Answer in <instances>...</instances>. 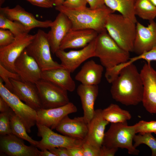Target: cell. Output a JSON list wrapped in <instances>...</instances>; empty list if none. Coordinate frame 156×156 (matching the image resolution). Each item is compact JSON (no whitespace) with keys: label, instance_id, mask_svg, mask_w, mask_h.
Here are the masks:
<instances>
[{"label":"cell","instance_id":"obj_1","mask_svg":"<svg viewBox=\"0 0 156 156\" xmlns=\"http://www.w3.org/2000/svg\"><path fill=\"white\" fill-rule=\"evenodd\" d=\"M111 83V94L116 102L126 106L136 105L142 102L143 83L140 73L133 63L127 62Z\"/></svg>","mask_w":156,"mask_h":156},{"label":"cell","instance_id":"obj_2","mask_svg":"<svg viewBox=\"0 0 156 156\" xmlns=\"http://www.w3.org/2000/svg\"><path fill=\"white\" fill-rule=\"evenodd\" d=\"M55 10L63 13L70 21L72 30L91 29L98 34L106 31L105 23L107 17L115 12L105 5L96 9L81 7L70 8L63 5L55 7Z\"/></svg>","mask_w":156,"mask_h":156},{"label":"cell","instance_id":"obj_3","mask_svg":"<svg viewBox=\"0 0 156 156\" xmlns=\"http://www.w3.org/2000/svg\"><path fill=\"white\" fill-rule=\"evenodd\" d=\"M105 28L108 34L122 48L129 52L133 51L136 23L120 14H110Z\"/></svg>","mask_w":156,"mask_h":156},{"label":"cell","instance_id":"obj_4","mask_svg":"<svg viewBox=\"0 0 156 156\" xmlns=\"http://www.w3.org/2000/svg\"><path fill=\"white\" fill-rule=\"evenodd\" d=\"M130 52L120 47L106 31L99 33L96 38L95 57L99 58L106 69H110L130 59Z\"/></svg>","mask_w":156,"mask_h":156},{"label":"cell","instance_id":"obj_5","mask_svg":"<svg viewBox=\"0 0 156 156\" xmlns=\"http://www.w3.org/2000/svg\"><path fill=\"white\" fill-rule=\"evenodd\" d=\"M135 134V124L129 126L127 122L111 123L105 133L102 145L110 148H125L129 154L138 155L140 151L133 144Z\"/></svg>","mask_w":156,"mask_h":156},{"label":"cell","instance_id":"obj_6","mask_svg":"<svg viewBox=\"0 0 156 156\" xmlns=\"http://www.w3.org/2000/svg\"><path fill=\"white\" fill-rule=\"evenodd\" d=\"M34 35V38L25 50L36 61L42 71L63 67L52 58L47 33L39 29Z\"/></svg>","mask_w":156,"mask_h":156},{"label":"cell","instance_id":"obj_7","mask_svg":"<svg viewBox=\"0 0 156 156\" xmlns=\"http://www.w3.org/2000/svg\"><path fill=\"white\" fill-rule=\"evenodd\" d=\"M35 83L38 90L42 109L57 107L70 102L67 91L56 84L42 79Z\"/></svg>","mask_w":156,"mask_h":156},{"label":"cell","instance_id":"obj_8","mask_svg":"<svg viewBox=\"0 0 156 156\" xmlns=\"http://www.w3.org/2000/svg\"><path fill=\"white\" fill-rule=\"evenodd\" d=\"M0 78V96L7 102L10 107L19 117L28 133L31 127L36 124L37 111L23 103L16 95L5 86Z\"/></svg>","mask_w":156,"mask_h":156},{"label":"cell","instance_id":"obj_9","mask_svg":"<svg viewBox=\"0 0 156 156\" xmlns=\"http://www.w3.org/2000/svg\"><path fill=\"white\" fill-rule=\"evenodd\" d=\"M38 136L42 138L36 146L41 151L54 148L81 146L84 140L56 133L50 128L36 123Z\"/></svg>","mask_w":156,"mask_h":156},{"label":"cell","instance_id":"obj_10","mask_svg":"<svg viewBox=\"0 0 156 156\" xmlns=\"http://www.w3.org/2000/svg\"><path fill=\"white\" fill-rule=\"evenodd\" d=\"M143 85L142 103L146 111L156 114V70L151 62L145 63L140 72Z\"/></svg>","mask_w":156,"mask_h":156},{"label":"cell","instance_id":"obj_11","mask_svg":"<svg viewBox=\"0 0 156 156\" xmlns=\"http://www.w3.org/2000/svg\"><path fill=\"white\" fill-rule=\"evenodd\" d=\"M96 38L79 50L68 52L60 49L57 50L55 54L60 60L62 66L72 73L86 60L95 57Z\"/></svg>","mask_w":156,"mask_h":156},{"label":"cell","instance_id":"obj_12","mask_svg":"<svg viewBox=\"0 0 156 156\" xmlns=\"http://www.w3.org/2000/svg\"><path fill=\"white\" fill-rule=\"evenodd\" d=\"M1 154L10 156H40V151L34 145H25L23 139L12 133L1 136Z\"/></svg>","mask_w":156,"mask_h":156},{"label":"cell","instance_id":"obj_13","mask_svg":"<svg viewBox=\"0 0 156 156\" xmlns=\"http://www.w3.org/2000/svg\"><path fill=\"white\" fill-rule=\"evenodd\" d=\"M34 36V35L28 34L22 37H15L11 43L0 48V64L10 71L16 73L14 67L15 61L32 42Z\"/></svg>","mask_w":156,"mask_h":156},{"label":"cell","instance_id":"obj_14","mask_svg":"<svg viewBox=\"0 0 156 156\" xmlns=\"http://www.w3.org/2000/svg\"><path fill=\"white\" fill-rule=\"evenodd\" d=\"M0 12L9 19L21 23L30 30L36 27H50L53 23V21L50 20H38L32 14L26 11L19 5L12 8L8 6L0 7Z\"/></svg>","mask_w":156,"mask_h":156},{"label":"cell","instance_id":"obj_15","mask_svg":"<svg viewBox=\"0 0 156 156\" xmlns=\"http://www.w3.org/2000/svg\"><path fill=\"white\" fill-rule=\"evenodd\" d=\"M155 47L156 21H150L147 26L137 22L133 52L139 55Z\"/></svg>","mask_w":156,"mask_h":156},{"label":"cell","instance_id":"obj_16","mask_svg":"<svg viewBox=\"0 0 156 156\" xmlns=\"http://www.w3.org/2000/svg\"><path fill=\"white\" fill-rule=\"evenodd\" d=\"M14 67L15 73L23 81L35 83L42 79V70L25 49L15 61Z\"/></svg>","mask_w":156,"mask_h":156},{"label":"cell","instance_id":"obj_17","mask_svg":"<svg viewBox=\"0 0 156 156\" xmlns=\"http://www.w3.org/2000/svg\"><path fill=\"white\" fill-rule=\"evenodd\" d=\"M76 106L70 102L64 106L53 108L41 109L37 111L36 123L46 126L51 129L56 127L65 116L76 112Z\"/></svg>","mask_w":156,"mask_h":156},{"label":"cell","instance_id":"obj_18","mask_svg":"<svg viewBox=\"0 0 156 156\" xmlns=\"http://www.w3.org/2000/svg\"><path fill=\"white\" fill-rule=\"evenodd\" d=\"M12 92L21 100L36 111L42 109L38 90L35 83L10 79Z\"/></svg>","mask_w":156,"mask_h":156},{"label":"cell","instance_id":"obj_19","mask_svg":"<svg viewBox=\"0 0 156 156\" xmlns=\"http://www.w3.org/2000/svg\"><path fill=\"white\" fill-rule=\"evenodd\" d=\"M72 27L71 22L68 17L59 12L53 21L50 30L47 33L51 51L53 53L55 54L60 49L61 42Z\"/></svg>","mask_w":156,"mask_h":156},{"label":"cell","instance_id":"obj_20","mask_svg":"<svg viewBox=\"0 0 156 156\" xmlns=\"http://www.w3.org/2000/svg\"><path fill=\"white\" fill-rule=\"evenodd\" d=\"M55 129L64 135L84 140L88 131V123L83 116L71 119L67 115L61 120Z\"/></svg>","mask_w":156,"mask_h":156},{"label":"cell","instance_id":"obj_21","mask_svg":"<svg viewBox=\"0 0 156 156\" xmlns=\"http://www.w3.org/2000/svg\"><path fill=\"white\" fill-rule=\"evenodd\" d=\"M102 111L101 109L95 110L92 118L88 123V131L84 140L99 148L102 146L105 129L109 123L103 116Z\"/></svg>","mask_w":156,"mask_h":156},{"label":"cell","instance_id":"obj_22","mask_svg":"<svg viewBox=\"0 0 156 156\" xmlns=\"http://www.w3.org/2000/svg\"><path fill=\"white\" fill-rule=\"evenodd\" d=\"M98 34L91 29H71L61 42L60 49L83 48L96 38Z\"/></svg>","mask_w":156,"mask_h":156},{"label":"cell","instance_id":"obj_23","mask_svg":"<svg viewBox=\"0 0 156 156\" xmlns=\"http://www.w3.org/2000/svg\"><path fill=\"white\" fill-rule=\"evenodd\" d=\"M98 85L81 84L77 87V93L79 96L83 112V117L87 123L92 118L95 112L94 105L99 93Z\"/></svg>","mask_w":156,"mask_h":156},{"label":"cell","instance_id":"obj_24","mask_svg":"<svg viewBox=\"0 0 156 156\" xmlns=\"http://www.w3.org/2000/svg\"><path fill=\"white\" fill-rule=\"evenodd\" d=\"M103 66L93 60L86 62L75 77L77 81L87 85H98L101 80Z\"/></svg>","mask_w":156,"mask_h":156},{"label":"cell","instance_id":"obj_25","mask_svg":"<svg viewBox=\"0 0 156 156\" xmlns=\"http://www.w3.org/2000/svg\"><path fill=\"white\" fill-rule=\"evenodd\" d=\"M71 72L63 67L42 71V79L50 81L67 91H73L76 88Z\"/></svg>","mask_w":156,"mask_h":156},{"label":"cell","instance_id":"obj_26","mask_svg":"<svg viewBox=\"0 0 156 156\" xmlns=\"http://www.w3.org/2000/svg\"><path fill=\"white\" fill-rule=\"evenodd\" d=\"M136 0H104L105 5L114 11L136 23L137 22L134 11Z\"/></svg>","mask_w":156,"mask_h":156},{"label":"cell","instance_id":"obj_27","mask_svg":"<svg viewBox=\"0 0 156 156\" xmlns=\"http://www.w3.org/2000/svg\"><path fill=\"white\" fill-rule=\"evenodd\" d=\"M102 114L103 118L111 123L127 122L132 117L129 112L113 103L102 109Z\"/></svg>","mask_w":156,"mask_h":156},{"label":"cell","instance_id":"obj_28","mask_svg":"<svg viewBox=\"0 0 156 156\" xmlns=\"http://www.w3.org/2000/svg\"><path fill=\"white\" fill-rule=\"evenodd\" d=\"M134 11L135 15L149 21L156 17V7L149 0H136Z\"/></svg>","mask_w":156,"mask_h":156},{"label":"cell","instance_id":"obj_29","mask_svg":"<svg viewBox=\"0 0 156 156\" xmlns=\"http://www.w3.org/2000/svg\"><path fill=\"white\" fill-rule=\"evenodd\" d=\"M10 125L12 134L36 146L38 141L33 140L28 135L24 124L12 109L10 113Z\"/></svg>","mask_w":156,"mask_h":156},{"label":"cell","instance_id":"obj_30","mask_svg":"<svg viewBox=\"0 0 156 156\" xmlns=\"http://www.w3.org/2000/svg\"><path fill=\"white\" fill-rule=\"evenodd\" d=\"M0 28L10 30L16 38L25 36L29 34L30 31L21 23L9 19L1 12Z\"/></svg>","mask_w":156,"mask_h":156},{"label":"cell","instance_id":"obj_31","mask_svg":"<svg viewBox=\"0 0 156 156\" xmlns=\"http://www.w3.org/2000/svg\"><path fill=\"white\" fill-rule=\"evenodd\" d=\"M133 141L134 147L136 148L142 144L148 146L151 151V156H156V138L151 133H145L135 134Z\"/></svg>","mask_w":156,"mask_h":156},{"label":"cell","instance_id":"obj_32","mask_svg":"<svg viewBox=\"0 0 156 156\" xmlns=\"http://www.w3.org/2000/svg\"><path fill=\"white\" fill-rule=\"evenodd\" d=\"M0 77L4 82L5 87L11 92L12 91V86L10 79L22 80L16 73L10 71L0 64Z\"/></svg>","mask_w":156,"mask_h":156},{"label":"cell","instance_id":"obj_33","mask_svg":"<svg viewBox=\"0 0 156 156\" xmlns=\"http://www.w3.org/2000/svg\"><path fill=\"white\" fill-rule=\"evenodd\" d=\"M136 134L154 133L156 134V121L141 120L135 124Z\"/></svg>","mask_w":156,"mask_h":156},{"label":"cell","instance_id":"obj_34","mask_svg":"<svg viewBox=\"0 0 156 156\" xmlns=\"http://www.w3.org/2000/svg\"><path fill=\"white\" fill-rule=\"evenodd\" d=\"M12 109L1 112L0 114V134L1 136L12 133L10 125V113Z\"/></svg>","mask_w":156,"mask_h":156},{"label":"cell","instance_id":"obj_35","mask_svg":"<svg viewBox=\"0 0 156 156\" xmlns=\"http://www.w3.org/2000/svg\"><path fill=\"white\" fill-rule=\"evenodd\" d=\"M15 39V36L10 31L0 28V48L10 44Z\"/></svg>","mask_w":156,"mask_h":156},{"label":"cell","instance_id":"obj_36","mask_svg":"<svg viewBox=\"0 0 156 156\" xmlns=\"http://www.w3.org/2000/svg\"><path fill=\"white\" fill-rule=\"evenodd\" d=\"M83 156H100V149L84 141L81 145Z\"/></svg>","mask_w":156,"mask_h":156},{"label":"cell","instance_id":"obj_37","mask_svg":"<svg viewBox=\"0 0 156 156\" xmlns=\"http://www.w3.org/2000/svg\"><path fill=\"white\" fill-rule=\"evenodd\" d=\"M135 59L137 60L140 59L144 60L148 62H151L152 61H156V47L149 51L135 56Z\"/></svg>","mask_w":156,"mask_h":156},{"label":"cell","instance_id":"obj_38","mask_svg":"<svg viewBox=\"0 0 156 156\" xmlns=\"http://www.w3.org/2000/svg\"><path fill=\"white\" fill-rule=\"evenodd\" d=\"M32 5L44 8H51L55 5V0H26Z\"/></svg>","mask_w":156,"mask_h":156},{"label":"cell","instance_id":"obj_39","mask_svg":"<svg viewBox=\"0 0 156 156\" xmlns=\"http://www.w3.org/2000/svg\"><path fill=\"white\" fill-rule=\"evenodd\" d=\"M86 0H65L63 5L70 8H77L86 6Z\"/></svg>","mask_w":156,"mask_h":156},{"label":"cell","instance_id":"obj_40","mask_svg":"<svg viewBox=\"0 0 156 156\" xmlns=\"http://www.w3.org/2000/svg\"><path fill=\"white\" fill-rule=\"evenodd\" d=\"M118 150L116 148H110L102 145L100 149V156H114Z\"/></svg>","mask_w":156,"mask_h":156},{"label":"cell","instance_id":"obj_41","mask_svg":"<svg viewBox=\"0 0 156 156\" xmlns=\"http://www.w3.org/2000/svg\"><path fill=\"white\" fill-rule=\"evenodd\" d=\"M55 156H69L67 148L64 147L54 148L49 149Z\"/></svg>","mask_w":156,"mask_h":156},{"label":"cell","instance_id":"obj_42","mask_svg":"<svg viewBox=\"0 0 156 156\" xmlns=\"http://www.w3.org/2000/svg\"><path fill=\"white\" fill-rule=\"evenodd\" d=\"M67 149L69 156H83L81 146L67 148Z\"/></svg>","mask_w":156,"mask_h":156},{"label":"cell","instance_id":"obj_43","mask_svg":"<svg viewBox=\"0 0 156 156\" xmlns=\"http://www.w3.org/2000/svg\"><path fill=\"white\" fill-rule=\"evenodd\" d=\"M90 8L92 9L100 8L105 5L104 0H86Z\"/></svg>","mask_w":156,"mask_h":156},{"label":"cell","instance_id":"obj_44","mask_svg":"<svg viewBox=\"0 0 156 156\" xmlns=\"http://www.w3.org/2000/svg\"><path fill=\"white\" fill-rule=\"evenodd\" d=\"M10 107L7 102L0 96V111L3 112L8 111Z\"/></svg>","mask_w":156,"mask_h":156},{"label":"cell","instance_id":"obj_45","mask_svg":"<svg viewBox=\"0 0 156 156\" xmlns=\"http://www.w3.org/2000/svg\"><path fill=\"white\" fill-rule=\"evenodd\" d=\"M40 156H55V155L49 150L45 149L40 151Z\"/></svg>","mask_w":156,"mask_h":156},{"label":"cell","instance_id":"obj_46","mask_svg":"<svg viewBox=\"0 0 156 156\" xmlns=\"http://www.w3.org/2000/svg\"><path fill=\"white\" fill-rule=\"evenodd\" d=\"M65 0H55V6L63 5Z\"/></svg>","mask_w":156,"mask_h":156},{"label":"cell","instance_id":"obj_47","mask_svg":"<svg viewBox=\"0 0 156 156\" xmlns=\"http://www.w3.org/2000/svg\"><path fill=\"white\" fill-rule=\"evenodd\" d=\"M156 7V0H149Z\"/></svg>","mask_w":156,"mask_h":156},{"label":"cell","instance_id":"obj_48","mask_svg":"<svg viewBox=\"0 0 156 156\" xmlns=\"http://www.w3.org/2000/svg\"><path fill=\"white\" fill-rule=\"evenodd\" d=\"M5 1V0H0V6H1Z\"/></svg>","mask_w":156,"mask_h":156}]
</instances>
